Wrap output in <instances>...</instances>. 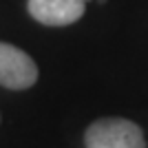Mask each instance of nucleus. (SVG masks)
I'll return each instance as SVG.
<instances>
[{"label":"nucleus","instance_id":"1","mask_svg":"<svg viewBox=\"0 0 148 148\" xmlns=\"http://www.w3.org/2000/svg\"><path fill=\"white\" fill-rule=\"evenodd\" d=\"M86 148H148L139 124L126 117H99L84 130Z\"/></svg>","mask_w":148,"mask_h":148},{"label":"nucleus","instance_id":"2","mask_svg":"<svg viewBox=\"0 0 148 148\" xmlns=\"http://www.w3.org/2000/svg\"><path fill=\"white\" fill-rule=\"evenodd\" d=\"M38 82V66L33 58L9 42H0V86L25 91Z\"/></svg>","mask_w":148,"mask_h":148},{"label":"nucleus","instance_id":"3","mask_svg":"<svg viewBox=\"0 0 148 148\" xmlns=\"http://www.w3.org/2000/svg\"><path fill=\"white\" fill-rule=\"evenodd\" d=\"M86 0H29L31 18L47 27H66L84 16Z\"/></svg>","mask_w":148,"mask_h":148}]
</instances>
